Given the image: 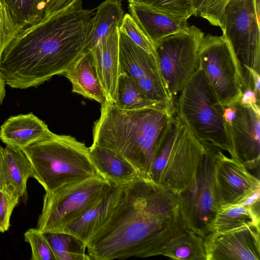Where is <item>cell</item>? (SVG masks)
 <instances>
[{"label":"cell","instance_id":"obj_3","mask_svg":"<svg viewBox=\"0 0 260 260\" xmlns=\"http://www.w3.org/2000/svg\"><path fill=\"white\" fill-rule=\"evenodd\" d=\"M175 114L166 106L123 109L106 101L93 126L92 144L113 152L150 179L156 148Z\"/></svg>","mask_w":260,"mask_h":260},{"label":"cell","instance_id":"obj_30","mask_svg":"<svg viewBox=\"0 0 260 260\" xmlns=\"http://www.w3.org/2000/svg\"><path fill=\"white\" fill-rule=\"evenodd\" d=\"M167 14L188 19L195 13L191 0H127Z\"/></svg>","mask_w":260,"mask_h":260},{"label":"cell","instance_id":"obj_13","mask_svg":"<svg viewBox=\"0 0 260 260\" xmlns=\"http://www.w3.org/2000/svg\"><path fill=\"white\" fill-rule=\"evenodd\" d=\"M223 119L231 143V157L247 169L259 167L260 160L259 104L240 102L223 106Z\"/></svg>","mask_w":260,"mask_h":260},{"label":"cell","instance_id":"obj_19","mask_svg":"<svg viewBox=\"0 0 260 260\" xmlns=\"http://www.w3.org/2000/svg\"><path fill=\"white\" fill-rule=\"evenodd\" d=\"M128 8L129 14L154 45L163 38L183 30L189 26L186 18L161 12L145 6L129 3Z\"/></svg>","mask_w":260,"mask_h":260},{"label":"cell","instance_id":"obj_27","mask_svg":"<svg viewBox=\"0 0 260 260\" xmlns=\"http://www.w3.org/2000/svg\"><path fill=\"white\" fill-rule=\"evenodd\" d=\"M115 105L123 109H137L158 106H167L148 99L135 81L124 72H121L119 77L117 101Z\"/></svg>","mask_w":260,"mask_h":260},{"label":"cell","instance_id":"obj_8","mask_svg":"<svg viewBox=\"0 0 260 260\" xmlns=\"http://www.w3.org/2000/svg\"><path fill=\"white\" fill-rule=\"evenodd\" d=\"M203 145L205 152L193 179L179 194L181 212L186 228L205 238L211 232L220 207L215 179V165L220 149Z\"/></svg>","mask_w":260,"mask_h":260},{"label":"cell","instance_id":"obj_23","mask_svg":"<svg viewBox=\"0 0 260 260\" xmlns=\"http://www.w3.org/2000/svg\"><path fill=\"white\" fill-rule=\"evenodd\" d=\"M124 11L119 0H106L96 9L86 50L94 47L109 33L120 26Z\"/></svg>","mask_w":260,"mask_h":260},{"label":"cell","instance_id":"obj_32","mask_svg":"<svg viewBox=\"0 0 260 260\" xmlns=\"http://www.w3.org/2000/svg\"><path fill=\"white\" fill-rule=\"evenodd\" d=\"M119 30L125 34L136 45L157 56L153 43L129 13L124 14Z\"/></svg>","mask_w":260,"mask_h":260},{"label":"cell","instance_id":"obj_5","mask_svg":"<svg viewBox=\"0 0 260 260\" xmlns=\"http://www.w3.org/2000/svg\"><path fill=\"white\" fill-rule=\"evenodd\" d=\"M205 148L174 115L156 148L149 179L180 193L191 182Z\"/></svg>","mask_w":260,"mask_h":260},{"label":"cell","instance_id":"obj_26","mask_svg":"<svg viewBox=\"0 0 260 260\" xmlns=\"http://www.w3.org/2000/svg\"><path fill=\"white\" fill-rule=\"evenodd\" d=\"M56 260H90L86 246L76 237L63 232L44 233Z\"/></svg>","mask_w":260,"mask_h":260},{"label":"cell","instance_id":"obj_17","mask_svg":"<svg viewBox=\"0 0 260 260\" xmlns=\"http://www.w3.org/2000/svg\"><path fill=\"white\" fill-rule=\"evenodd\" d=\"M124 185L113 184L108 192L81 216L69 224L63 232L76 237L86 246L111 217L118 203Z\"/></svg>","mask_w":260,"mask_h":260},{"label":"cell","instance_id":"obj_14","mask_svg":"<svg viewBox=\"0 0 260 260\" xmlns=\"http://www.w3.org/2000/svg\"><path fill=\"white\" fill-rule=\"evenodd\" d=\"M215 184L220 206L242 204L260 190V181L247 169L219 150L215 168Z\"/></svg>","mask_w":260,"mask_h":260},{"label":"cell","instance_id":"obj_18","mask_svg":"<svg viewBox=\"0 0 260 260\" xmlns=\"http://www.w3.org/2000/svg\"><path fill=\"white\" fill-rule=\"evenodd\" d=\"M31 175L30 162L22 149L0 147V189L20 199L26 192Z\"/></svg>","mask_w":260,"mask_h":260},{"label":"cell","instance_id":"obj_33","mask_svg":"<svg viewBox=\"0 0 260 260\" xmlns=\"http://www.w3.org/2000/svg\"><path fill=\"white\" fill-rule=\"evenodd\" d=\"M230 0H204L198 15L213 25L220 27L224 8Z\"/></svg>","mask_w":260,"mask_h":260},{"label":"cell","instance_id":"obj_24","mask_svg":"<svg viewBox=\"0 0 260 260\" xmlns=\"http://www.w3.org/2000/svg\"><path fill=\"white\" fill-rule=\"evenodd\" d=\"M161 255L179 260H207L205 238L185 227L167 243Z\"/></svg>","mask_w":260,"mask_h":260},{"label":"cell","instance_id":"obj_11","mask_svg":"<svg viewBox=\"0 0 260 260\" xmlns=\"http://www.w3.org/2000/svg\"><path fill=\"white\" fill-rule=\"evenodd\" d=\"M204 33L194 25L165 37L155 45L170 94L175 98L200 68L199 48Z\"/></svg>","mask_w":260,"mask_h":260},{"label":"cell","instance_id":"obj_6","mask_svg":"<svg viewBox=\"0 0 260 260\" xmlns=\"http://www.w3.org/2000/svg\"><path fill=\"white\" fill-rule=\"evenodd\" d=\"M178 94L175 102L176 115L201 143L227 151L231 156L223 106L200 66Z\"/></svg>","mask_w":260,"mask_h":260},{"label":"cell","instance_id":"obj_7","mask_svg":"<svg viewBox=\"0 0 260 260\" xmlns=\"http://www.w3.org/2000/svg\"><path fill=\"white\" fill-rule=\"evenodd\" d=\"M112 186L109 180L96 176L66 185L52 192H46L37 229L43 233L63 232Z\"/></svg>","mask_w":260,"mask_h":260},{"label":"cell","instance_id":"obj_25","mask_svg":"<svg viewBox=\"0 0 260 260\" xmlns=\"http://www.w3.org/2000/svg\"><path fill=\"white\" fill-rule=\"evenodd\" d=\"M259 210L256 211L254 205L221 206L216 213L211 232L222 233L259 225Z\"/></svg>","mask_w":260,"mask_h":260},{"label":"cell","instance_id":"obj_4","mask_svg":"<svg viewBox=\"0 0 260 260\" xmlns=\"http://www.w3.org/2000/svg\"><path fill=\"white\" fill-rule=\"evenodd\" d=\"M31 168V177L46 192L66 185L102 176L92 159L89 147L75 138L50 132L22 149Z\"/></svg>","mask_w":260,"mask_h":260},{"label":"cell","instance_id":"obj_10","mask_svg":"<svg viewBox=\"0 0 260 260\" xmlns=\"http://www.w3.org/2000/svg\"><path fill=\"white\" fill-rule=\"evenodd\" d=\"M259 0H230L221 19L222 34L229 41L241 73H259Z\"/></svg>","mask_w":260,"mask_h":260},{"label":"cell","instance_id":"obj_34","mask_svg":"<svg viewBox=\"0 0 260 260\" xmlns=\"http://www.w3.org/2000/svg\"><path fill=\"white\" fill-rule=\"evenodd\" d=\"M19 199L0 189V232L4 233L9 229L10 217L18 204Z\"/></svg>","mask_w":260,"mask_h":260},{"label":"cell","instance_id":"obj_9","mask_svg":"<svg viewBox=\"0 0 260 260\" xmlns=\"http://www.w3.org/2000/svg\"><path fill=\"white\" fill-rule=\"evenodd\" d=\"M200 66L223 106L241 102L243 84L240 67L224 35L204 36L199 52Z\"/></svg>","mask_w":260,"mask_h":260},{"label":"cell","instance_id":"obj_29","mask_svg":"<svg viewBox=\"0 0 260 260\" xmlns=\"http://www.w3.org/2000/svg\"><path fill=\"white\" fill-rule=\"evenodd\" d=\"M25 28L12 14L5 0H0V59L6 48Z\"/></svg>","mask_w":260,"mask_h":260},{"label":"cell","instance_id":"obj_37","mask_svg":"<svg viewBox=\"0 0 260 260\" xmlns=\"http://www.w3.org/2000/svg\"><path fill=\"white\" fill-rule=\"evenodd\" d=\"M204 1V0H191L195 16H198V12Z\"/></svg>","mask_w":260,"mask_h":260},{"label":"cell","instance_id":"obj_12","mask_svg":"<svg viewBox=\"0 0 260 260\" xmlns=\"http://www.w3.org/2000/svg\"><path fill=\"white\" fill-rule=\"evenodd\" d=\"M119 57L121 71L136 83L150 100L175 109L162 76L157 57L136 45L119 30Z\"/></svg>","mask_w":260,"mask_h":260},{"label":"cell","instance_id":"obj_22","mask_svg":"<svg viewBox=\"0 0 260 260\" xmlns=\"http://www.w3.org/2000/svg\"><path fill=\"white\" fill-rule=\"evenodd\" d=\"M89 148L99 173L112 184H125L139 176L129 162L113 152L93 144Z\"/></svg>","mask_w":260,"mask_h":260},{"label":"cell","instance_id":"obj_28","mask_svg":"<svg viewBox=\"0 0 260 260\" xmlns=\"http://www.w3.org/2000/svg\"><path fill=\"white\" fill-rule=\"evenodd\" d=\"M47 0H5L16 18L25 27L41 21Z\"/></svg>","mask_w":260,"mask_h":260},{"label":"cell","instance_id":"obj_16","mask_svg":"<svg viewBox=\"0 0 260 260\" xmlns=\"http://www.w3.org/2000/svg\"><path fill=\"white\" fill-rule=\"evenodd\" d=\"M89 50L106 101L116 104L118 79L121 72L119 57V27Z\"/></svg>","mask_w":260,"mask_h":260},{"label":"cell","instance_id":"obj_15","mask_svg":"<svg viewBox=\"0 0 260 260\" xmlns=\"http://www.w3.org/2000/svg\"><path fill=\"white\" fill-rule=\"evenodd\" d=\"M207 260H259V225L229 232H211L205 237Z\"/></svg>","mask_w":260,"mask_h":260},{"label":"cell","instance_id":"obj_21","mask_svg":"<svg viewBox=\"0 0 260 260\" xmlns=\"http://www.w3.org/2000/svg\"><path fill=\"white\" fill-rule=\"evenodd\" d=\"M63 75L71 83L73 92L101 105L107 101L93 67L90 50L84 51Z\"/></svg>","mask_w":260,"mask_h":260},{"label":"cell","instance_id":"obj_20","mask_svg":"<svg viewBox=\"0 0 260 260\" xmlns=\"http://www.w3.org/2000/svg\"><path fill=\"white\" fill-rule=\"evenodd\" d=\"M51 131L33 113L9 118L1 126L0 139L6 146L22 149L46 137Z\"/></svg>","mask_w":260,"mask_h":260},{"label":"cell","instance_id":"obj_36","mask_svg":"<svg viewBox=\"0 0 260 260\" xmlns=\"http://www.w3.org/2000/svg\"><path fill=\"white\" fill-rule=\"evenodd\" d=\"M5 85L6 83L5 81L1 74L0 73V105L2 103L3 101L5 96Z\"/></svg>","mask_w":260,"mask_h":260},{"label":"cell","instance_id":"obj_2","mask_svg":"<svg viewBox=\"0 0 260 260\" xmlns=\"http://www.w3.org/2000/svg\"><path fill=\"white\" fill-rule=\"evenodd\" d=\"M94 9L81 0L24 28L4 51L0 73L15 88L36 87L62 75L85 51Z\"/></svg>","mask_w":260,"mask_h":260},{"label":"cell","instance_id":"obj_35","mask_svg":"<svg viewBox=\"0 0 260 260\" xmlns=\"http://www.w3.org/2000/svg\"><path fill=\"white\" fill-rule=\"evenodd\" d=\"M78 0H47L42 19L59 13L70 7Z\"/></svg>","mask_w":260,"mask_h":260},{"label":"cell","instance_id":"obj_31","mask_svg":"<svg viewBox=\"0 0 260 260\" xmlns=\"http://www.w3.org/2000/svg\"><path fill=\"white\" fill-rule=\"evenodd\" d=\"M24 240L31 249V260H56L54 253L44 233L38 229H30L24 234Z\"/></svg>","mask_w":260,"mask_h":260},{"label":"cell","instance_id":"obj_1","mask_svg":"<svg viewBox=\"0 0 260 260\" xmlns=\"http://www.w3.org/2000/svg\"><path fill=\"white\" fill-rule=\"evenodd\" d=\"M180 203L179 193L148 179L139 176L124 184L111 217L86 245L90 260L161 255L186 227Z\"/></svg>","mask_w":260,"mask_h":260}]
</instances>
